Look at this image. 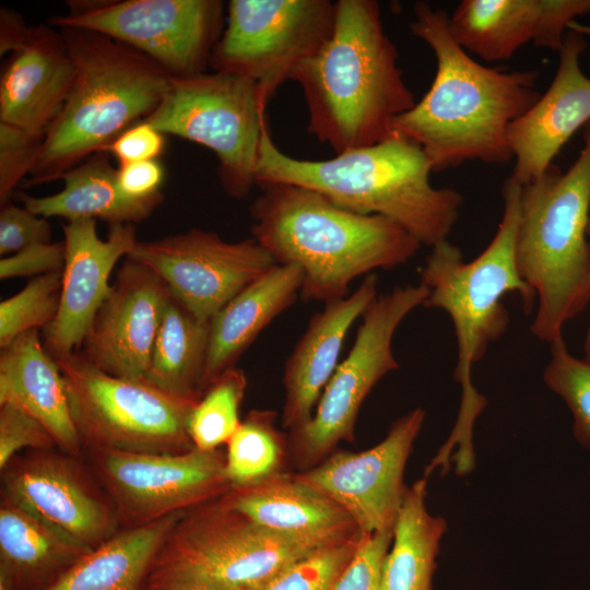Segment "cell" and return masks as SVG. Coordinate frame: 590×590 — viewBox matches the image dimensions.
<instances>
[{
    "mask_svg": "<svg viewBox=\"0 0 590 590\" xmlns=\"http://www.w3.org/2000/svg\"><path fill=\"white\" fill-rule=\"evenodd\" d=\"M410 32L434 52L436 73L425 95L396 118L393 134L421 146L433 172L510 162L508 131L539 99V71L481 64L451 35L449 14L426 2L413 5Z\"/></svg>",
    "mask_w": 590,
    "mask_h": 590,
    "instance_id": "obj_1",
    "label": "cell"
},
{
    "mask_svg": "<svg viewBox=\"0 0 590 590\" xmlns=\"http://www.w3.org/2000/svg\"><path fill=\"white\" fill-rule=\"evenodd\" d=\"M374 0H339L332 32L290 80L302 88L308 132L339 154L393 137L416 103Z\"/></svg>",
    "mask_w": 590,
    "mask_h": 590,
    "instance_id": "obj_2",
    "label": "cell"
},
{
    "mask_svg": "<svg viewBox=\"0 0 590 590\" xmlns=\"http://www.w3.org/2000/svg\"><path fill=\"white\" fill-rule=\"evenodd\" d=\"M250 206L252 237L278 264L303 270L304 300L329 303L349 295L351 282L409 261L420 241L393 221L338 206L315 190L264 184Z\"/></svg>",
    "mask_w": 590,
    "mask_h": 590,
    "instance_id": "obj_3",
    "label": "cell"
},
{
    "mask_svg": "<svg viewBox=\"0 0 590 590\" xmlns=\"http://www.w3.org/2000/svg\"><path fill=\"white\" fill-rule=\"evenodd\" d=\"M433 168L421 146L399 135L323 161L292 157L261 139L256 186L292 184L317 191L343 209L387 217L433 247L456 225L462 196L430 184Z\"/></svg>",
    "mask_w": 590,
    "mask_h": 590,
    "instance_id": "obj_4",
    "label": "cell"
},
{
    "mask_svg": "<svg viewBox=\"0 0 590 590\" xmlns=\"http://www.w3.org/2000/svg\"><path fill=\"white\" fill-rule=\"evenodd\" d=\"M58 30L76 75L60 114L42 140L25 188L61 179L92 154L102 152L155 110L172 80L144 54L101 33Z\"/></svg>",
    "mask_w": 590,
    "mask_h": 590,
    "instance_id": "obj_5",
    "label": "cell"
},
{
    "mask_svg": "<svg viewBox=\"0 0 590 590\" xmlns=\"http://www.w3.org/2000/svg\"><path fill=\"white\" fill-rule=\"evenodd\" d=\"M586 127L585 145L566 172L552 164L521 190L517 262L536 295L530 330L548 343L590 305V122Z\"/></svg>",
    "mask_w": 590,
    "mask_h": 590,
    "instance_id": "obj_6",
    "label": "cell"
},
{
    "mask_svg": "<svg viewBox=\"0 0 590 590\" xmlns=\"http://www.w3.org/2000/svg\"><path fill=\"white\" fill-rule=\"evenodd\" d=\"M522 185L508 177L502 188L503 216L487 247L467 262L459 247L448 239L434 245L420 271L429 293L423 306L444 310L450 317L458 344L455 379L462 387L461 404L484 399L472 386L471 371L488 346L507 331L509 314L502 299L518 294L526 314L536 303L533 290L520 275L517 236Z\"/></svg>",
    "mask_w": 590,
    "mask_h": 590,
    "instance_id": "obj_7",
    "label": "cell"
},
{
    "mask_svg": "<svg viewBox=\"0 0 590 590\" xmlns=\"http://www.w3.org/2000/svg\"><path fill=\"white\" fill-rule=\"evenodd\" d=\"M223 496L182 512L155 556L145 586L202 582L262 590L291 565L321 550L257 526Z\"/></svg>",
    "mask_w": 590,
    "mask_h": 590,
    "instance_id": "obj_8",
    "label": "cell"
},
{
    "mask_svg": "<svg viewBox=\"0 0 590 590\" xmlns=\"http://www.w3.org/2000/svg\"><path fill=\"white\" fill-rule=\"evenodd\" d=\"M269 101L255 81L232 73L172 76L161 103L143 120L211 150L223 189L244 199L256 186Z\"/></svg>",
    "mask_w": 590,
    "mask_h": 590,
    "instance_id": "obj_9",
    "label": "cell"
},
{
    "mask_svg": "<svg viewBox=\"0 0 590 590\" xmlns=\"http://www.w3.org/2000/svg\"><path fill=\"white\" fill-rule=\"evenodd\" d=\"M56 361L84 451L180 453L194 449L187 423L197 402L144 380L108 375L79 351Z\"/></svg>",
    "mask_w": 590,
    "mask_h": 590,
    "instance_id": "obj_10",
    "label": "cell"
},
{
    "mask_svg": "<svg viewBox=\"0 0 590 590\" xmlns=\"http://www.w3.org/2000/svg\"><path fill=\"white\" fill-rule=\"evenodd\" d=\"M428 293L421 283L396 286L366 309L353 346L326 385L311 418L290 432L292 457L303 471L322 462L340 441L354 440L364 400L382 377L399 367L392 352L399 324L424 305Z\"/></svg>",
    "mask_w": 590,
    "mask_h": 590,
    "instance_id": "obj_11",
    "label": "cell"
},
{
    "mask_svg": "<svg viewBox=\"0 0 590 590\" xmlns=\"http://www.w3.org/2000/svg\"><path fill=\"white\" fill-rule=\"evenodd\" d=\"M49 24L101 33L151 58L174 78L205 72L224 31L220 0H71Z\"/></svg>",
    "mask_w": 590,
    "mask_h": 590,
    "instance_id": "obj_12",
    "label": "cell"
},
{
    "mask_svg": "<svg viewBox=\"0 0 590 590\" xmlns=\"http://www.w3.org/2000/svg\"><path fill=\"white\" fill-rule=\"evenodd\" d=\"M335 2L231 0L210 67L255 81L268 98L330 36Z\"/></svg>",
    "mask_w": 590,
    "mask_h": 590,
    "instance_id": "obj_13",
    "label": "cell"
},
{
    "mask_svg": "<svg viewBox=\"0 0 590 590\" xmlns=\"http://www.w3.org/2000/svg\"><path fill=\"white\" fill-rule=\"evenodd\" d=\"M88 469L116 511L120 529L141 527L215 500L233 485L221 450L180 453L87 450Z\"/></svg>",
    "mask_w": 590,
    "mask_h": 590,
    "instance_id": "obj_14",
    "label": "cell"
},
{
    "mask_svg": "<svg viewBox=\"0 0 590 590\" xmlns=\"http://www.w3.org/2000/svg\"><path fill=\"white\" fill-rule=\"evenodd\" d=\"M154 271L170 293L203 321L276 264L253 237L226 241L192 228L154 240H138L127 257Z\"/></svg>",
    "mask_w": 590,
    "mask_h": 590,
    "instance_id": "obj_15",
    "label": "cell"
},
{
    "mask_svg": "<svg viewBox=\"0 0 590 590\" xmlns=\"http://www.w3.org/2000/svg\"><path fill=\"white\" fill-rule=\"evenodd\" d=\"M1 493L84 552L120 530L113 504L91 470L58 448L15 456L1 470Z\"/></svg>",
    "mask_w": 590,
    "mask_h": 590,
    "instance_id": "obj_16",
    "label": "cell"
},
{
    "mask_svg": "<svg viewBox=\"0 0 590 590\" xmlns=\"http://www.w3.org/2000/svg\"><path fill=\"white\" fill-rule=\"evenodd\" d=\"M424 420L425 411L416 408L394 421L376 446L331 453L295 475L342 507L361 534L393 530L408 491L405 464Z\"/></svg>",
    "mask_w": 590,
    "mask_h": 590,
    "instance_id": "obj_17",
    "label": "cell"
},
{
    "mask_svg": "<svg viewBox=\"0 0 590 590\" xmlns=\"http://www.w3.org/2000/svg\"><path fill=\"white\" fill-rule=\"evenodd\" d=\"M126 259L81 353L108 375L144 380L170 291L150 268Z\"/></svg>",
    "mask_w": 590,
    "mask_h": 590,
    "instance_id": "obj_18",
    "label": "cell"
},
{
    "mask_svg": "<svg viewBox=\"0 0 590 590\" xmlns=\"http://www.w3.org/2000/svg\"><path fill=\"white\" fill-rule=\"evenodd\" d=\"M66 262L56 318L44 329V346L55 358L78 351L109 294L110 273L138 243L133 224H111L105 239L96 220L80 219L62 225Z\"/></svg>",
    "mask_w": 590,
    "mask_h": 590,
    "instance_id": "obj_19",
    "label": "cell"
},
{
    "mask_svg": "<svg viewBox=\"0 0 590 590\" xmlns=\"http://www.w3.org/2000/svg\"><path fill=\"white\" fill-rule=\"evenodd\" d=\"M588 42L569 31L547 90L509 128L511 177L524 186L539 178L575 132L590 122V78L581 69Z\"/></svg>",
    "mask_w": 590,
    "mask_h": 590,
    "instance_id": "obj_20",
    "label": "cell"
},
{
    "mask_svg": "<svg viewBox=\"0 0 590 590\" xmlns=\"http://www.w3.org/2000/svg\"><path fill=\"white\" fill-rule=\"evenodd\" d=\"M589 14L590 0H463L449 28L464 50L496 62L528 43L558 52L569 24Z\"/></svg>",
    "mask_w": 590,
    "mask_h": 590,
    "instance_id": "obj_21",
    "label": "cell"
},
{
    "mask_svg": "<svg viewBox=\"0 0 590 590\" xmlns=\"http://www.w3.org/2000/svg\"><path fill=\"white\" fill-rule=\"evenodd\" d=\"M57 28L31 26L0 76V122L42 139L60 114L76 68Z\"/></svg>",
    "mask_w": 590,
    "mask_h": 590,
    "instance_id": "obj_22",
    "label": "cell"
},
{
    "mask_svg": "<svg viewBox=\"0 0 590 590\" xmlns=\"http://www.w3.org/2000/svg\"><path fill=\"white\" fill-rule=\"evenodd\" d=\"M377 276L367 274L346 297L326 303L310 319L287 357L283 373V427L294 430L312 416L319 398L338 367L343 341L377 297Z\"/></svg>",
    "mask_w": 590,
    "mask_h": 590,
    "instance_id": "obj_23",
    "label": "cell"
},
{
    "mask_svg": "<svg viewBox=\"0 0 590 590\" xmlns=\"http://www.w3.org/2000/svg\"><path fill=\"white\" fill-rule=\"evenodd\" d=\"M223 499L257 526L319 548L359 534L342 507L295 474L233 487Z\"/></svg>",
    "mask_w": 590,
    "mask_h": 590,
    "instance_id": "obj_24",
    "label": "cell"
},
{
    "mask_svg": "<svg viewBox=\"0 0 590 590\" xmlns=\"http://www.w3.org/2000/svg\"><path fill=\"white\" fill-rule=\"evenodd\" d=\"M13 402L38 420L59 450L80 458L83 447L73 423L66 384L39 330L27 331L0 353V403Z\"/></svg>",
    "mask_w": 590,
    "mask_h": 590,
    "instance_id": "obj_25",
    "label": "cell"
},
{
    "mask_svg": "<svg viewBox=\"0 0 590 590\" xmlns=\"http://www.w3.org/2000/svg\"><path fill=\"white\" fill-rule=\"evenodd\" d=\"M297 264H274L236 294L210 321L205 388L236 362L261 331L296 299L303 285Z\"/></svg>",
    "mask_w": 590,
    "mask_h": 590,
    "instance_id": "obj_26",
    "label": "cell"
},
{
    "mask_svg": "<svg viewBox=\"0 0 590 590\" xmlns=\"http://www.w3.org/2000/svg\"><path fill=\"white\" fill-rule=\"evenodd\" d=\"M61 179L63 188L55 194L34 197L19 191L17 199L24 208L46 219H101L110 225L141 222L163 201V193L146 200L127 197L118 185L117 168L104 152L91 155Z\"/></svg>",
    "mask_w": 590,
    "mask_h": 590,
    "instance_id": "obj_27",
    "label": "cell"
},
{
    "mask_svg": "<svg viewBox=\"0 0 590 590\" xmlns=\"http://www.w3.org/2000/svg\"><path fill=\"white\" fill-rule=\"evenodd\" d=\"M182 512L120 529L46 590H143L155 556Z\"/></svg>",
    "mask_w": 590,
    "mask_h": 590,
    "instance_id": "obj_28",
    "label": "cell"
},
{
    "mask_svg": "<svg viewBox=\"0 0 590 590\" xmlns=\"http://www.w3.org/2000/svg\"><path fill=\"white\" fill-rule=\"evenodd\" d=\"M86 552L1 493L0 571L17 590H46Z\"/></svg>",
    "mask_w": 590,
    "mask_h": 590,
    "instance_id": "obj_29",
    "label": "cell"
},
{
    "mask_svg": "<svg viewBox=\"0 0 590 590\" xmlns=\"http://www.w3.org/2000/svg\"><path fill=\"white\" fill-rule=\"evenodd\" d=\"M209 334L210 322L199 319L170 293L144 381L198 402L203 394Z\"/></svg>",
    "mask_w": 590,
    "mask_h": 590,
    "instance_id": "obj_30",
    "label": "cell"
},
{
    "mask_svg": "<svg viewBox=\"0 0 590 590\" xmlns=\"http://www.w3.org/2000/svg\"><path fill=\"white\" fill-rule=\"evenodd\" d=\"M426 477L408 487L381 569V590H432L446 520L425 504Z\"/></svg>",
    "mask_w": 590,
    "mask_h": 590,
    "instance_id": "obj_31",
    "label": "cell"
},
{
    "mask_svg": "<svg viewBox=\"0 0 590 590\" xmlns=\"http://www.w3.org/2000/svg\"><path fill=\"white\" fill-rule=\"evenodd\" d=\"M274 420L271 411L253 410L227 441L225 471L233 487L256 484L282 473L284 439Z\"/></svg>",
    "mask_w": 590,
    "mask_h": 590,
    "instance_id": "obj_32",
    "label": "cell"
},
{
    "mask_svg": "<svg viewBox=\"0 0 590 590\" xmlns=\"http://www.w3.org/2000/svg\"><path fill=\"white\" fill-rule=\"evenodd\" d=\"M247 387L244 371L233 367L219 375L194 404L187 423L194 448L216 450L240 424L239 408Z\"/></svg>",
    "mask_w": 590,
    "mask_h": 590,
    "instance_id": "obj_33",
    "label": "cell"
},
{
    "mask_svg": "<svg viewBox=\"0 0 590 590\" xmlns=\"http://www.w3.org/2000/svg\"><path fill=\"white\" fill-rule=\"evenodd\" d=\"M550 344L551 359L544 369L543 380L566 402L574 416L576 439L590 449V329L582 359L569 353L563 337Z\"/></svg>",
    "mask_w": 590,
    "mask_h": 590,
    "instance_id": "obj_34",
    "label": "cell"
},
{
    "mask_svg": "<svg viewBox=\"0 0 590 590\" xmlns=\"http://www.w3.org/2000/svg\"><path fill=\"white\" fill-rule=\"evenodd\" d=\"M62 285V271L31 280L13 296L0 303V347L21 334L48 327L57 316Z\"/></svg>",
    "mask_w": 590,
    "mask_h": 590,
    "instance_id": "obj_35",
    "label": "cell"
},
{
    "mask_svg": "<svg viewBox=\"0 0 590 590\" xmlns=\"http://www.w3.org/2000/svg\"><path fill=\"white\" fill-rule=\"evenodd\" d=\"M359 534L316 551L291 565L262 590H332L352 558Z\"/></svg>",
    "mask_w": 590,
    "mask_h": 590,
    "instance_id": "obj_36",
    "label": "cell"
},
{
    "mask_svg": "<svg viewBox=\"0 0 590 590\" xmlns=\"http://www.w3.org/2000/svg\"><path fill=\"white\" fill-rule=\"evenodd\" d=\"M58 448L44 425L13 402L0 403V470L21 451Z\"/></svg>",
    "mask_w": 590,
    "mask_h": 590,
    "instance_id": "obj_37",
    "label": "cell"
},
{
    "mask_svg": "<svg viewBox=\"0 0 590 590\" xmlns=\"http://www.w3.org/2000/svg\"><path fill=\"white\" fill-rule=\"evenodd\" d=\"M392 538L393 530L361 534L332 590H381V569Z\"/></svg>",
    "mask_w": 590,
    "mask_h": 590,
    "instance_id": "obj_38",
    "label": "cell"
},
{
    "mask_svg": "<svg viewBox=\"0 0 590 590\" xmlns=\"http://www.w3.org/2000/svg\"><path fill=\"white\" fill-rule=\"evenodd\" d=\"M40 143L42 139L0 122V205L10 201L15 187L32 172Z\"/></svg>",
    "mask_w": 590,
    "mask_h": 590,
    "instance_id": "obj_39",
    "label": "cell"
},
{
    "mask_svg": "<svg viewBox=\"0 0 590 590\" xmlns=\"http://www.w3.org/2000/svg\"><path fill=\"white\" fill-rule=\"evenodd\" d=\"M51 241V226L46 217L10 201L0 211V255H13L26 247Z\"/></svg>",
    "mask_w": 590,
    "mask_h": 590,
    "instance_id": "obj_40",
    "label": "cell"
},
{
    "mask_svg": "<svg viewBox=\"0 0 590 590\" xmlns=\"http://www.w3.org/2000/svg\"><path fill=\"white\" fill-rule=\"evenodd\" d=\"M66 247L63 241L44 243L26 247L0 260V279L39 276L63 271Z\"/></svg>",
    "mask_w": 590,
    "mask_h": 590,
    "instance_id": "obj_41",
    "label": "cell"
},
{
    "mask_svg": "<svg viewBox=\"0 0 590 590\" xmlns=\"http://www.w3.org/2000/svg\"><path fill=\"white\" fill-rule=\"evenodd\" d=\"M166 134L141 120L114 139L102 152L113 154L119 165L158 160L166 145Z\"/></svg>",
    "mask_w": 590,
    "mask_h": 590,
    "instance_id": "obj_42",
    "label": "cell"
},
{
    "mask_svg": "<svg viewBox=\"0 0 590 590\" xmlns=\"http://www.w3.org/2000/svg\"><path fill=\"white\" fill-rule=\"evenodd\" d=\"M165 170L158 160L119 165L118 185L133 200H146L161 194Z\"/></svg>",
    "mask_w": 590,
    "mask_h": 590,
    "instance_id": "obj_43",
    "label": "cell"
},
{
    "mask_svg": "<svg viewBox=\"0 0 590 590\" xmlns=\"http://www.w3.org/2000/svg\"><path fill=\"white\" fill-rule=\"evenodd\" d=\"M27 26L20 13L9 8L0 10V55L13 52L25 39Z\"/></svg>",
    "mask_w": 590,
    "mask_h": 590,
    "instance_id": "obj_44",
    "label": "cell"
},
{
    "mask_svg": "<svg viewBox=\"0 0 590 590\" xmlns=\"http://www.w3.org/2000/svg\"><path fill=\"white\" fill-rule=\"evenodd\" d=\"M143 590H228L202 582H169L156 586H145Z\"/></svg>",
    "mask_w": 590,
    "mask_h": 590,
    "instance_id": "obj_45",
    "label": "cell"
},
{
    "mask_svg": "<svg viewBox=\"0 0 590 590\" xmlns=\"http://www.w3.org/2000/svg\"><path fill=\"white\" fill-rule=\"evenodd\" d=\"M568 30L577 32L581 34L582 36H585L586 38H590V25H585L575 21L569 24ZM589 57H590V54H589Z\"/></svg>",
    "mask_w": 590,
    "mask_h": 590,
    "instance_id": "obj_46",
    "label": "cell"
},
{
    "mask_svg": "<svg viewBox=\"0 0 590 590\" xmlns=\"http://www.w3.org/2000/svg\"><path fill=\"white\" fill-rule=\"evenodd\" d=\"M587 235L590 236V220H589L588 227H587Z\"/></svg>",
    "mask_w": 590,
    "mask_h": 590,
    "instance_id": "obj_47",
    "label": "cell"
}]
</instances>
